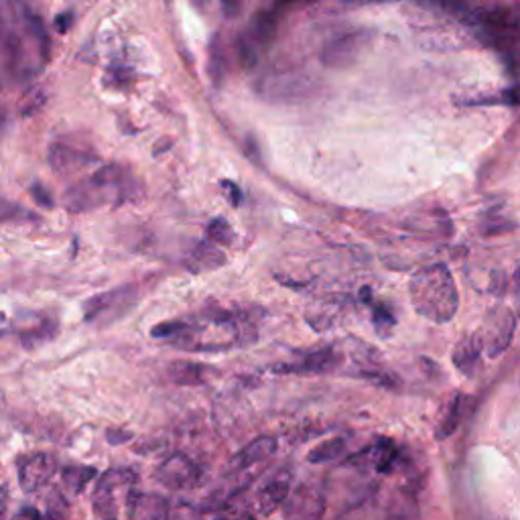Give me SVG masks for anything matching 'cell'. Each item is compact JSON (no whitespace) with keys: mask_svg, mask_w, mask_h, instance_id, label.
Instances as JSON below:
<instances>
[{"mask_svg":"<svg viewBox=\"0 0 520 520\" xmlns=\"http://www.w3.org/2000/svg\"><path fill=\"white\" fill-rule=\"evenodd\" d=\"M57 460L51 453H29L25 458L19 460L17 464V476H19V486L27 494L41 492L47 488L55 476H57Z\"/></svg>","mask_w":520,"mask_h":520,"instance_id":"8","label":"cell"},{"mask_svg":"<svg viewBox=\"0 0 520 520\" xmlns=\"http://www.w3.org/2000/svg\"><path fill=\"white\" fill-rule=\"evenodd\" d=\"M139 301V289L135 285H122L100 295L90 297L84 303V319L88 323H112L120 319L130 307Z\"/></svg>","mask_w":520,"mask_h":520,"instance_id":"4","label":"cell"},{"mask_svg":"<svg viewBox=\"0 0 520 520\" xmlns=\"http://www.w3.org/2000/svg\"><path fill=\"white\" fill-rule=\"evenodd\" d=\"M409 297L413 309L433 323L451 321L460 309L458 285L443 263L419 269L409 281Z\"/></svg>","mask_w":520,"mask_h":520,"instance_id":"2","label":"cell"},{"mask_svg":"<svg viewBox=\"0 0 520 520\" xmlns=\"http://www.w3.org/2000/svg\"><path fill=\"white\" fill-rule=\"evenodd\" d=\"M139 476L130 468H112L98 476L92 504L98 520H126L139 498Z\"/></svg>","mask_w":520,"mask_h":520,"instance_id":"3","label":"cell"},{"mask_svg":"<svg viewBox=\"0 0 520 520\" xmlns=\"http://www.w3.org/2000/svg\"><path fill=\"white\" fill-rule=\"evenodd\" d=\"M291 490H293V472L289 468H281L260 484L252 500V508L258 514H273L277 508L285 504Z\"/></svg>","mask_w":520,"mask_h":520,"instance_id":"10","label":"cell"},{"mask_svg":"<svg viewBox=\"0 0 520 520\" xmlns=\"http://www.w3.org/2000/svg\"><path fill=\"white\" fill-rule=\"evenodd\" d=\"M358 297H360V303L370 309L372 325H374V330L378 332V336H390V334H393V330L397 328V317H395L393 309H390L386 303L378 301L370 287L360 289Z\"/></svg>","mask_w":520,"mask_h":520,"instance_id":"17","label":"cell"},{"mask_svg":"<svg viewBox=\"0 0 520 520\" xmlns=\"http://www.w3.org/2000/svg\"><path fill=\"white\" fill-rule=\"evenodd\" d=\"M208 368L204 364H193V362H173L169 368V376L177 384H202L206 382Z\"/></svg>","mask_w":520,"mask_h":520,"instance_id":"21","label":"cell"},{"mask_svg":"<svg viewBox=\"0 0 520 520\" xmlns=\"http://www.w3.org/2000/svg\"><path fill=\"white\" fill-rule=\"evenodd\" d=\"M169 500L159 494H139L126 520H163L169 510Z\"/></svg>","mask_w":520,"mask_h":520,"instance_id":"18","label":"cell"},{"mask_svg":"<svg viewBox=\"0 0 520 520\" xmlns=\"http://www.w3.org/2000/svg\"><path fill=\"white\" fill-rule=\"evenodd\" d=\"M360 47H362L360 37L358 35H350V37H344V39L336 41L328 51H325L323 59H325V63H330L332 68H334V65H336V68H340V65L350 63L356 57Z\"/></svg>","mask_w":520,"mask_h":520,"instance_id":"20","label":"cell"},{"mask_svg":"<svg viewBox=\"0 0 520 520\" xmlns=\"http://www.w3.org/2000/svg\"><path fill=\"white\" fill-rule=\"evenodd\" d=\"M31 195H33V200H35L39 206H43V208H53L51 193H49L41 183H33V185H31Z\"/></svg>","mask_w":520,"mask_h":520,"instance_id":"26","label":"cell"},{"mask_svg":"<svg viewBox=\"0 0 520 520\" xmlns=\"http://www.w3.org/2000/svg\"><path fill=\"white\" fill-rule=\"evenodd\" d=\"M202 470L185 453H173L167 460H163L155 470V480L171 490V492H185L193 490L202 484Z\"/></svg>","mask_w":520,"mask_h":520,"instance_id":"6","label":"cell"},{"mask_svg":"<svg viewBox=\"0 0 520 520\" xmlns=\"http://www.w3.org/2000/svg\"><path fill=\"white\" fill-rule=\"evenodd\" d=\"M198 510H195L191 504L179 502V504H169V510L165 514L163 520H198Z\"/></svg>","mask_w":520,"mask_h":520,"instance_id":"25","label":"cell"},{"mask_svg":"<svg viewBox=\"0 0 520 520\" xmlns=\"http://www.w3.org/2000/svg\"><path fill=\"white\" fill-rule=\"evenodd\" d=\"M344 451H346V441L342 437L328 439L307 453V462L309 464H328V462H334L336 458H340Z\"/></svg>","mask_w":520,"mask_h":520,"instance_id":"22","label":"cell"},{"mask_svg":"<svg viewBox=\"0 0 520 520\" xmlns=\"http://www.w3.org/2000/svg\"><path fill=\"white\" fill-rule=\"evenodd\" d=\"M279 447L277 437L273 435H260L254 441H250L246 447H242L228 464V474H240L244 470H250L252 466L267 462L273 458L275 451Z\"/></svg>","mask_w":520,"mask_h":520,"instance_id":"12","label":"cell"},{"mask_svg":"<svg viewBox=\"0 0 520 520\" xmlns=\"http://www.w3.org/2000/svg\"><path fill=\"white\" fill-rule=\"evenodd\" d=\"M342 358L334 346H323L309 352H295L291 362H279L271 370L275 374H325L336 370Z\"/></svg>","mask_w":520,"mask_h":520,"instance_id":"7","label":"cell"},{"mask_svg":"<svg viewBox=\"0 0 520 520\" xmlns=\"http://www.w3.org/2000/svg\"><path fill=\"white\" fill-rule=\"evenodd\" d=\"M13 520H43V514L37 512L35 508H25Z\"/></svg>","mask_w":520,"mask_h":520,"instance_id":"30","label":"cell"},{"mask_svg":"<svg viewBox=\"0 0 520 520\" xmlns=\"http://www.w3.org/2000/svg\"><path fill=\"white\" fill-rule=\"evenodd\" d=\"M39 220L35 214L25 210L23 206H17L5 198H0V222H33Z\"/></svg>","mask_w":520,"mask_h":520,"instance_id":"24","label":"cell"},{"mask_svg":"<svg viewBox=\"0 0 520 520\" xmlns=\"http://www.w3.org/2000/svg\"><path fill=\"white\" fill-rule=\"evenodd\" d=\"M5 514H7V502L0 500V520H5Z\"/></svg>","mask_w":520,"mask_h":520,"instance_id":"31","label":"cell"},{"mask_svg":"<svg viewBox=\"0 0 520 520\" xmlns=\"http://www.w3.org/2000/svg\"><path fill=\"white\" fill-rule=\"evenodd\" d=\"M98 470L92 466H68L59 472L61 490L70 496L82 494L92 480H96Z\"/></svg>","mask_w":520,"mask_h":520,"instance_id":"19","label":"cell"},{"mask_svg":"<svg viewBox=\"0 0 520 520\" xmlns=\"http://www.w3.org/2000/svg\"><path fill=\"white\" fill-rule=\"evenodd\" d=\"M72 23H74V13H61V15L55 19V29H57L61 35H65V33L70 31Z\"/></svg>","mask_w":520,"mask_h":520,"instance_id":"29","label":"cell"},{"mask_svg":"<svg viewBox=\"0 0 520 520\" xmlns=\"http://www.w3.org/2000/svg\"><path fill=\"white\" fill-rule=\"evenodd\" d=\"M482 354H484V350H482L480 336H478V332H472V334L462 336L458 340V344L453 346L451 360H453V366L458 368L462 374L472 376L480 366Z\"/></svg>","mask_w":520,"mask_h":520,"instance_id":"16","label":"cell"},{"mask_svg":"<svg viewBox=\"0 0 520 520\" xmlns=\"http://www.w3.org/2000/svg\"><path fill=\"white\" fill-rule=\"evenodd\" d=\"M224 265H226V254L222 252V246H218L210 240L195 244L185 260V267L191 273H208V271H216Z\"/></svg>","mask_w":520,"mask_h":520,"instance_id":"15","label":"cell"},{"mask_svg":"<svg viewBox=\"0 0 520 520\" xmlns=\"http://www.w3.org/2000/svg\"><path fill=\"white\" fill-rule=\"evenodd\" d=\"M514 325L516 315L506 305H494L486 313L478 336L482 342V350L488 358H498L508 350L514 336Z\"/></svg>","mask_w":520,"mask_h":520,"instance_id":"5","label":"cell"},{"mask_svg":"<svg viewBox=\"0 0 520 520\" xmlns=\"http://www.w3.org/2000/svg\"><path fill=\"white\" fill-rule=\"evenodd\" d=\"M222 189H224V193H226L228 202H230L234 208L240 206V202H242V191H240V187H238L234 181L224 179V181H222Z\"/></svg>","mask_w":520,"mask_h":520,"instance_id":"27","label":"cell"},{"mask_svg":"<svg viewBox=\"0 0 520 520\" xmlns=\"http://www.w3.org/2000/svg\"><path fill=\"white\" fill-rule=\"evenodd\" d=\"M323 512V494L311 484L297 486L285 500V520H321Z\"/></svg>","mask_w":520,"mask_h":520,"instance_id":"11","label":"cell"},{"mask_svg":"<svg viewBox=\"0 0 520 520\" xmlns=\"http://www.w3.org/2000/svg\"><path fill=\"white\" fill-rule=\"evenodd\" d=\"M466 403L468 397L460 395V393H451L445 403L439 409V417L435 421V439H447L449 435H453L458 431V427L462 425L464 413H466Z\"/></svg>","mask_w":520,"mask_h":520,"instance_id":"14","label":"cell"},{"mask_svg":"<svg viewBox=\"0 0 520 520\" xmlns=\"http://www.w3.org/2000/svg\"><path fill=\"white\" fill-rule=\"evenodd\" d=\"M512 297H514V309H516V317L520 319V260L514 269V277H512Z\"/></svg>","mask_w":520,"mask_h":520,"instance_id":"28","label":"cell"},{"mask_svg":"<svg viewBox=\"0 0 520 520\" xmlns=\"http://www.w3.org/2000/svg\"><path fill=\"white\" fill-rule=\"evenodd\" d=\"M352 311V301L348 297L330 295L319 297L305 309V321L315 332H330L340 328Z\"/></svg>","mask_w":520,"mask_h":520,"instance_id":"9","label":"cell"},{"mask_svg":"<svg viewBox=\"0 0 520 520\" xmlns=\"http://www.w3.org/2000/svg\"><path fill=\"white\" fill-rule=\"evenodd\" d=\"M206 232H208V240L214 242V244H218V246H232L234 240H236L234 228H232L230 222L224 220V218H214V220L208 224Z\"/></svg>","mask_w":520,"mask_h":520,"instance_id":"23","label":"cell"},{"mask_svg":"<svg viewBox=\"0 0 520 520\" xmlns=\"http://www.w3.org/2000/svg\"><path fill=\"white\" fill-rule=\"evenodd\" d=\"M141 195V183L133 173L120 165H104L65 191L63 206L72 214H86L104 206L139 202Z\"/></svg>","mask_w":520,"mask_h":520,"instance_id":"1","label":"cell"},{"mask_svg":"<svg viewBox=\"0 0 520 520\" xmlns=\"http://www.w3.org/2000/svg\"><path fill=\"white\" fill-rule=\"evenodd\" d=\"M96 163H100V161L94 155L72 149L68 145H53L49 149V165L59 175H74Z\"/></svg>","mask_w":520,"mask_h":520,"instance_id":"13","label":"cell"}]
</instances>
